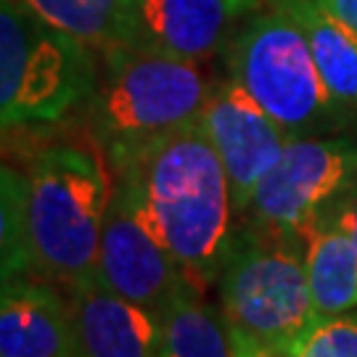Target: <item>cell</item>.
I'll list each match as a JSON object with an SVG mask.
<instances>
[{
    "label": "cell",
    "mask_w": 357,
    "mask_h": 357,
    "mask_svg": "<svg viewBox=\"0 0 357 357\" xmlns=\"http://www.w3.org/2000/svg\"><path fill=\"white\" fill-rule=\"evenodd\" d=\"M159 357H233L225 312L188 291L159 315Z\"/></svg>",
    "instance_id": "15"
},
{
    "label": "cell",
    "mask_w": 357,
    "mask_h": 357,
    "mask_svg": "<svg viewBox=\"0 0 357 357\" xmlns=\"http://www.w3.org/2000/svg\"><path fill=\"white\" fill-rule=\"evenodd\" d=\"M286 357H357V318L320 320Z\"/></svg>",
    "instance_id": "18"
},
{
    "label": "cell",
    "mask_w": 357,
    "mask_h": 357,
    "mask_svg": "<svg viewBox=\"0 0 357 357\" xmlns=\"http://www.w3.org/2000/svg\"><path fill=\"white\" fill-rule=\"evenodd\" d=\"M96 281L156 318L183 294L199 291L116 183L103 220Z\"/></svg>",
    "instance_id": "8"
},
{
    "label": "cell",
    "mask_w": 357,
    "mask_h": 357,
    "mask_svg": "<svg viewBox=\"0 0 357 357\" xmlns=\"http://www.w3.org/2000/svg\"><path fill=\"white\" fill-rule=\"evenodd\" d=\"M302 255L318 320L342 318L357 307V249L328 212L302 233Z\"/></svg>",
    "instance_id": "13"
},
{
    "label": "cell",
    "mask_w": 357,
    "mask_h": 357,
    "mask_svg": "<svg viewBox=\"0 0 357 357\" xmlns=\"http://www.w3.org/2000/svg\"><path fill=\"white\" fill-rule=\"evenodd\" d=\"M222 312L230 326L286 357L318 326L307 283L302 238L241 222L220 275Z\"/></svg>",
    "instance_id": "5"
},
{
    "label": "cell",
    "mask_w": 357,
    "mask_h": 357,
    "mask_svg": "<svg viewBox=\"0 0 357 357\" xmlns=\"http://www.w3.org/2000/svg\"><path fill=\"white\" fill-rule=\"evenodd\" d=\"M96 82L90 45L43 22L22 0H0L3 130L59 122L90 101Z\"/></svg>",
    "instance_id": "4"
},
{
    "label": "cell",
    "mask_w": 357,
    "mask_h": 357,
    "mask_svg": "<svg viewBox=\"0 0 357 357\" xmlns=\"http://www.w3.org/2000/svg\"><path fill=\"white\" fill-rule=\"evenodd\" d=\"M112 172L193 286L206 291L220 283L238 215L228 172L199 119L138 149Z\"/></svg>",
    "instance_id": "1"
},
{
    "label": "cell",
    "mask_w": 357,
    "mask_h": 357,
    "mask_svg": "<svg viewBox=\"0 0 357 357\" xmlns=\"http://www.w3.org/2000/svg\"><path fill=\"white\" fill-rule=\"evenodd\" d=\"M281 125L289 138H307L328 128L336 112L302 26L273 6L252 16L233 40L230 75Z\"/></svg>",
    "instance_id": "6"
},
{
    "label": "cell",
    "mask_w": 357,
    "mask_h": 357,
    "mask_svg": "<svg viewBox=\"0 0 357 357\" xmlns=\"http://www.w3.org/2000/svg\"><path fill=\"white\" fill-rule=\"evenodd\" d=\"M0 357H77L69 299L32 275L3 278Z\"/></svg>",
    "instance_id": "11"
},
{
    "label": "cell",
    "mask_w": 357,
    "mask_h": 357,
    "mask_svg": "<svg viewBox=\"0 0 357 357\" xmlns=\"http://www.w3.org/2000/svg\"><path fill=\"white\" fill-rule=\"evenodd\" d=\"M199 125L228 172L233 206L243 220L257 185L275 167L291 138L233 77L212 85Z\"/></svg>",
    "instance_id": "9"
},
{
    "label": "cell",
    "mask_w": 357,
    "mask_h": 357,
    "mask_svg": "<svg viewBox=\"0 0 357 357\" xmlns=\"http://www.w3.org/2000/svg\"><path fill=\"white\" fill-rule=\"evenodd\" d=\"M257 0H135L119 45L202 64Z\"/></svg>",
    "instance_id": "10"
},
{
    "label": "cell",
    "mask_w": 357,
    "mask_h": 357,
    "mask_svg": "<svg viewBox=\"0 0 357 357\" xmlns=\"http://www.w3.org/2000/svg\"><path fill=\"white\" fill-rule=\"evenodd\" d=\"M43 22L82 40L90 48H112L125 38L135 0H22Z\"/></svg>",
    "instance_id": "16"
},
{
    "label": "cell",
    "mask_w": 357,
    "mask_h": 357,
    "mask_svg": "<svg viewBox=\"0 0 357 357\" xmlns=\"http://www.w3.org/2000/svg\"><path fill=\"white\" fill-rule=\"evenodd\" d=\"M323 11H328L333 19H339L352 32H357V0H315Z\"/></svg>",
    "instance_id": "21"
},
{
    "label": "cell",
    "mask_w": 357,
    "mask_h": 357,
    "mask_svg": "<svg viewBox=\"0 0 357 357\" xmlns=\"http://www.w3.org/2000/svg\"><path fill=\"white\" fill-rule=\"evenodd\" d=\"M77 357H159V318L101 283L69 289Z\"/></svg>",
    "instance_id": "12"
},
{
    "label": "cell",
    "mask_w": 357,
    "mask_h": 357,
    "mask_svg": "<svg viewBox=\"0 0 357 357\" xmlns=\"http://www.w3.org/2000/svg\"><path fill=\"white\" fill-rule=\"evenodd\" d=\"M0 270L3 278L32 275L26 175L11 167H3L0 172Z\"/></svg>",
    "instance_id": "17"
},
{
    "label": "cell",
    "mask_w": 357,
    "mask_h": 357,
    "mask_svg": "<svg viewBox=\"0 0 357 357\" xmlns=\"http://www.w3.org/2000/svg\"><path fill=\"white\" fill-rule=\"evenodd\" d=\"M114 193L106 153L48 146L26 175L32 278L75 289L96 278L103 220Z\"/></svg>",
    "instance_id": "2"
},
{
    "label": "cell",
    "mask_w": 357,
    "mask_h": 357,
    "mask_svg": "<svg viewBox=\"0 0 357 357\" xmlns=\"http://www.w3.org/2000/svg\"><path fill=\"white\" fill-rule=\"evenodd\" d=\"M90 96V128L114 169L128 156L199 119L212 82L202 66L130 45L103 48Z\"/></svg>",
    "instance_id": "3"
},
{
    "label": "cell",
    "mask_w": 357,
    "mask_h": 357,
    "mask_svg": "<svg viewBox=\"0 0 357 357\" xmlns=\"http://www.w3.org/2000/svg\"><path fill=\"white\" fill-rule=\"evenodd\" d=\"M328 215L339 222V228L352 238V243H355L357 249V183L328 209Z\"/></svg>",
    "instance_id": "19"
},
{
    "label": "cell",
    "mask_w": 357,
    "mask_h": 357,
    "mask_svg": "<svg viewBox=\"0 0 357 357\" xmlns=\"http://www.w3.org/2000/svg\"><path fill=\"white\" fill-rule=\"evenodd\" d=\"M302 26L318 72L333 101L357 109V32H352L315 0H270Z\"/></svg>",
    "instance_id": "14"
},
{
    "label": "cell",
    "mask_w": 357,
    "mask_h": 357,
    "mask_svg": "<svg viewBox=\"0 0 357 357\" xmlns=\"http://www.w3.org/2000/svg\"><path fill=\"white\" fill-rule=\"evenodd\" d=\"M230 344H233V357H275L265 344H259L255 336L230 326Z\"/></svg>",
    "instance_id": "20"
},
{
    "label": "cell",
    "mask_w": 357,
    "mask_h": 357,
    "mask_svg": "<svg viewBox=\"0 0 357 357\" xmlns=\"http://www.w3.org/2000/svg\"><path fill=\"white\" fill-rule=\"evenodd\" d=\"M357 183V143L349 138H291L281 159L257 185L241 222L296 236L326 215Z\"/></svg>",
    "instance_id": "7"
}]
</instances>
